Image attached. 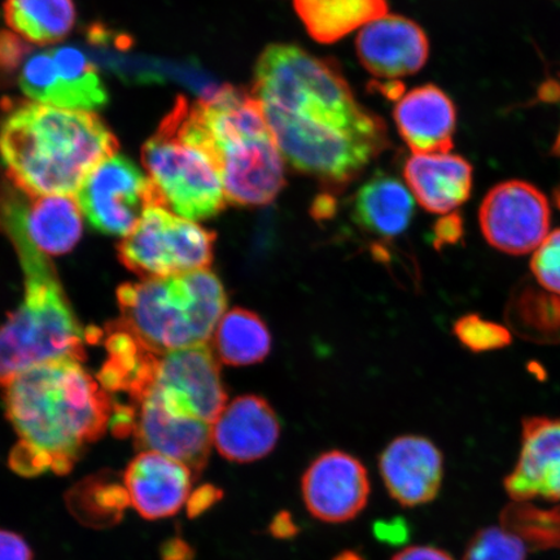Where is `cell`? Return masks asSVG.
I'll list each match as a JSON object with an SVG mask.
<instances>
[{
    "label": "cell",
    "mask_w": 560,
    "mask_h": 560,
    "mask_svg": "<svg viewBox=\"0 0 560 560\" xmlns=\"http://www.w3.org/2000/svg\"><path fill=\"white\" fill-rule=\"evenodd\" d=\"M250 93L287 164L324 184L347 185L388 149L387 126L355 100L331 60L296 45H269Z\"/></svg>",
    "instance_id": "6da1fadb"
},
{
    "label": "cell",
    "mask_w": 560,
    "mask_h": 560,
    "mask_svg": "<svg viewBox=\"0 0 560 560\" xmlns=\"http://www.w3.org/2000/svg\"><path fill=\"white\" fill-rule=\"evenodd\" d=\"M2 392L7 418L19 435L10 465L23 476L68 474L114 416V398L75 360L26 370Z\"/></svg>",
    "instance_id": "7a4b0ae2"
},
{
    "label": "cell",
    "mask_w": 560,
    "mask_h": 560,
    "mask_svg": "<svg viewBox=\"0 0 560 560\" xmlns=\"http://www.w3.org/2000/svg\"><path fill=\"white\" fill-rule=\"evenodd\" d=\"M114 132L89 110L20 102L0 124V161L10 184L31 196L72 195L117 155Z\"/></svg>",
    "instance_id": "3957f363"
},
{
    "label": "cell",
    "mask_w": 560,
    "mask_h": 560,
    "mask_svg": "<svg viewBox=\"0 0 560 560\" xmlns=\"http://www.w3.org/2000/svg\"><path fill=\"white\" fill-rule=\"evenodd\" d=\"M0 231L16 249L23 268V303L0 326V390L34 366L58 360L86 359L83 330L50 257L27 240L16 215L0 199Z\"/></svg>",
    "instance_id": "277c9868"
},
{
    "label": "cell",
    "mask_w": 560,
    "mask_h": 560,
    "mask_svg": "<svg viewBox=\"0 0 560 560\" xmlns=\"http://www.w3.org/2000/svg\"><path fill=\"white\" fill-rule=\"evenodd\" d=\"M117 301L114 325L160 354L207 345L228 306L225 287L209 269L122 284Z\"/></svg>",
    "instance_id": "5b68a950"
},
{
    "label": "cell",
    "mask_w": 560,
    "mask_h": 560,
    "mask_svg": "<svg viewBox=\"0 0 560 560\" xmlns=\"http://www.w3.org/2000/svg\"><path fill=\"white\" fill-rule=\"evenodd\" d=\"M142 160L163 208L190 221L213 219L228 206L219 171L208 153L166 115L147 140Z\"/></svg>",
    "instance_id": "8992f818"
},
{
    "label": "cell",
    "mask_w": 560,
    "mask_h": 560,
    "mask_svg": "<svg viewBox=\"0 0 560 560\" xmlns=\"http://www.w3.org/2000/svg\"><path fill=\"white\" fill-rule=\"evenodd\" d=\"M205 149L212 159L228 205H271L285 186V161L266 120L234 122L213 132Z\"/></svg>",
    "instance_id": "52a82bcc"
},
{
    "label": "cell",
    "mask_w": 560,
    "mask_h": 560,
    "mask_svg": "<svg viewBox=\"0 0 560 560\" xmlns=\"http://www.w3.org/2000/svg\"><path fill=\"white\" fill-rule=\"evenodd\" d=\"M215 233L152 207L117 247L118 260L142 279L206 270L213 262Z\"/></svg>",
    "instance_id": "ba28073f"
},
{
    "label": "cell",
    "mask_w": 560,
    "mask_h": 560,
    "mask_svg": "<svg viewBox=\"0 0 560 560\" xmlns=\"http://www.w3.org/2000/svg\"><path fill=\"white\" fill-rule=\"evenodd\" d=\"M77 202L91 228L105 235L126 236L152 207H161L155 185L128 158L103 161L83 180Z\"/></svg>",
    "instance_id": "9c48e42d"
},
{
    "label": "cell",
    "mask_w": 560,
    "mask_h": 560,
    "mask_svg": "<svg viewBox=\"0 0 560 560\" xmlns=\"http://www.w3.org/2000/svg\"><path fill=\"white\" fill-rule=\"evenodd\" d=\"M174 416L213 424L226 408L220 360L207 345L160 354L149 389Z\"/></svg>",
    "instance_id": "30bf717a"
},
{
    "label": "cell",
    "mask_w": 560,
    "mask_h": 560,
    "mask_svg": "<svg viewBox=\"0 0 560 560\" xmlns=\"http://www.w3.org/2000/svg\"><path fill=\"white\" fill-rule=\"evenodd\" d=\"M20 88L33 101L65 109L91 112L108 102L100 70L73 46L31 55L21 69Z\"/></svg>",
    "instance_id": "8fae6325"
},
{
    "label": "cell",
    "mask_w": 560,
    "mask_h": 560,
    "mask_svg": "<svg viewBox=\"0 0 560 560\" xmlns=\"http://www.w3.org/2000/svg\"><path fill=\"white\" fill-rule=\"evenodd\" d=\"M550 206L546 196L523 180H509L488 192L479 222L487 242L505 254L535 252L550 234Z\"/></svg>",
    "instance_id": "7c38bea8"
},
{
    "label": "cell",
    "mask_w": 560,
    "mask_h": 560,
    "mask_svg": "<svg viewBox=\"0 0 560 560\" xmlns=\"http://www.w3.org/2000/svg\"><path fill=\"white\" fill-rule=\"evenodd\" d=\"M306 510L320 522L340 524L359 516L370 497L366 467L352 454L328 451L315 458L301 480Z\"/></svg>",
    "instance_id": "4fadbf2b"
},
{
    "label": "cell",
    "mask_w": 560,
    "mask_h": 560,
    "mask_svg": "<svg viewBox=\"0 0 560 560\" xmlns=\"http://www.w3.org/2000/svg\"><path fill=\"white\" fill-rule=\"evenodd\" d=\"M128 406L132 411L131 436L140 451L178 460L195 476L205 470L213 446L212 424L172 415L150 390Z\"/></svg>",
    "instance_id": "5bb4252c"
},
{
    "label": "cell",
    "mask_w": 560,
    "mask_h": 560,
    "mask_svg": "<svg viewBox=\"0 0 560 560\" xmlns=\"http://www.w3.org/2000/svg\"><path fill=\"white\" fill-rule=\"evenodd\" d=\"M363 68L380 80L396 81L419 72L430 55V42L415 21L385 15L363 26L355 39Z\"/></svg>",
    "instance_id": "9a60e30c"
},
{
    "label": "cell",
    "mask_w": 560,
    "mask_h": 560,
    "mask_svg": "<svg viewBox=\"0 0 560 560\" xmlns=\"http://www.w3.org/2000/svg\"><path fill=\"white\" fill-rule=\"evenodd\" d=\"M380 470L392 499L405 508L425 505L443 486V453L429 439L400 436L381 454Z\"/></svg>",
    "instance_id": "2e32d148"
},
{
    "label": "cell",
    "mask_w": 560,
    "mask_h": 560,
    "mask_svg": "<svg viewBox=\"0 0 560 560\" xmlns=\"http://www.w3.org/2000/svg\"><path fill=\"white\" fill-rule=\"evenodd\" d=\"M0 196L16 215L27 240L42 254L48 257L68 254L81 241L82 210L70 196H31L12 184L0 186Z\"/></svg>",
    "instance_id": "e0dca14e"
},
{
    "label": "cell",
    "mask_w": 560,
    "mask_h": 560,
    "mask_svg": "<svg viewBox=\"0 0 560 560\" xmlns=\"http://www.w3.org/2000/svg\"><path fill=\"white\" fill-rule=\"evenodd\" d=\"M194 472L186 465L156 452H142L124 475L128 502L145 520L173 516L190 499Z\"/></svg>",
    "instance_id": "ac0fdd59"
},
{
    "label": "cell",
    "mask_w": 560,
    "mask_h": 560,
    "mask_svg": "<svg viewBox=\"0 0 560 560\" xmlns=\"http://www.w3.org/2000/svg\"><path fill=\"white\" fill-rule=\"evenodd\" d=\"M505 489L517 502L560 501V418L523 420L520 459L505 479Z\"/></svg>",
    "instance_id": "d6986e66"
},
{
    "label": "cell",
    "mask_w": 560,
    "mask_h": 560,
    "mask_svg": "<svg viewBox=\"0 0 560 560\" xmlns=\"http://www.w3.org/2000/svg\"><path fill=\"white\" fill-rule=\"evenodd\" d=\"M280 420L264 397L245 395L226 405L212 424L215 450L230 462L250 464L269 455L280 438Z\"/></svg>",
    "instance_id": "ffe728a7"
},
{
    "label": "cell",
    "mask_w": 560,
    "mask_h": 560,
    "mask_svg": "<svg viewBox=\"0 0 560 560\" xmlns=\"http://www.w3.org/2000/svg\"><path fill=\"white\" fill-rule=\"evenodd\" d=\"M394 118L404 142L415 155L453 149L457 110L451 97L438 86H419L398 97Z\"/></svg>",
    "instance_id": "44dd1931"
},
{
    "label": "cell",
    "mask_w": 560,
    "mask_h": 560,
    "mask_svg": "<svg viewBox=\"0 0 560 560\" xmlns=\"http://www.w3.org/2000/svg\"><path fill=\"white\" fill-rule=\"evenodd\" d=\"M404 177L419 205L431 213L450 214L470 198L472 167L451 152L412 153L406 160Z\"/></svg>",
    "instance_id": "7402d4cb"
},
{
    "label": "cell",
    "mask_w": 560,
    "mask_h": 560,
    "mask_svg": "<svg viewBox=\"0 0 560 560\" xmlns=\"http://www.w3.org/2000/svg\"><path fill=\"white\" fill-rule=\"evenodd\" d=\"M352 208L357 225L390 240L409 229L415 219L416 201L408 185L394 175L377 173L355 192Z\"/></svg>",
    "instance_id": "603a6c76"
},
{
    "label": "cell",
    "mask_w": 560,
    "mask_h": 560,
    "mask_svg": "<svg viewBox=\"0 0 560 560\" xmlns=\"http://www.w3.org/2000/svg\"><path fill=\"white\" fill-rule=\"evenodd\" d=\"M307 34L319 44H335L387 15V0H293Z\"/></svg>",
    "instance_id": "cb8c5ba5"
},
{
    "label": "cell",
    "mask_w": 560,
    "mask_h": 560,
    "mask_svg": "<svg viewBox=\"0 0 560 560\" xmlns=\"http://www.w3.org/2000/svg\"><path fill=\"white\" fill-rule=\"evenodd\" d=\"M213 346L217 359L226 365H256L270 353L271 334L260 315L244 307H234L217 326Z\"/></svg>",
    "instance_id": "d4e9b609"
},
{
    "label": "cell",
    "mask_w": 560,
    "mask_h": 560,
    "mask_svg": "<svg viewBox=\"0 0 560 560\" xmlns=\"http://www.w3.org/2000/svg\"><path fill=\"white\" fill-rule=\"evenodd\" d=\"M7 25L31 44L65 39L75 23L73 0H5Z\"/></svg>",
    "instance_id": "484cf974"
},
{
    "label": "cell",
    "mask_w": 560,
    "mask_h": 560,
    "mask_svg": "<svg viewBox=\"0 0 560 560\" xmlns=\"http://www.w3.org/2000/svg\"><path fill=\"white\" fill-rule=\"evenodd\" d=\"M464 560H527V548L513 530L488 527L476 532L468 541Z\"/></svg>",
    "instance_id": "4316f807"
},
{
    "label": "cell",
    "mask_w": 560,
    "mask_h": 560,
    "mask_svg": "<svg viewBox=\"0 0 560 560\" xmlns=\"http://www.w3.org/2000/svg\"><path fill=\"white\" fill-rule=\"evenodd\" d=\"M454 334L460 345L474 353L502 349L511 342L506 327L482 319L478 314H468L455 322Z\"/></svg>",
    "instance_id": "83f0119b"
},
{
    "label": "cell",
    "mask_w": 560,
    "mask_h": 560,
    "mask_svg": "<svg viewBox=\"0 0 560 560\" xmlns=\"http://www.w3.org/2000/svg\"><path fill=\"white\" fill-rule=\"evenodd\" d=\"M530 269L545 291L560 296V229L551 231L534 252Z\"/></svg>",
    "instance_id": "f1b7e54d"
},
{
    "label": "cell",
    "mask_w": 560,
    "mask_h": 560,
    "mask_svg": "<svg viewBox=\"0 0 560 560\" xmlns=\"http://www.w3.org/2000/svg\"><path fill=\"white\" fill-rule=\"evenodd\" d=\"M26 40L11 32H0V69L12 72L25 58L31 47Z\"/></svg>",
    "instance_id": "f546056e"
},
{
    "label": "cell",
    "mask_w": 560,
    "mask_h": 560,
    "mask_svg": "<svg viewBox=\"0 0 560 560\" xmlns=\"http://www.w3.org/2000/svg\"><path fill=\"white\" fill-rule=\"evenodd\" d=\"M0 560H33V552L15 532L0 529Z\"/></svg>",
    "instance_id": "4dcf8cb0"
},
{
    "label": "cell",
    "mask_w": 560,
    "mask_h": 560,
    "mask_svg": "<svg viewBox=\"0 0 560 560\" xmlns=\"http://www.w3.org/2000/svg\"><path fill=\"white\" fill-rule=\"evenodd\" d=\"M462 234H464V226H462L459 215L451 214L444 217L443 220H440L436 223L435 247L441 248L445 244L457 243L460 240Z\"/></svg>",
    "instance_id": "1f68e13d"
},
{
    "label": "cell",
    "mask_w": 560,
    "mask_h": 560,
    "mask_svg": "<svg viewBox=\"0 0 560 560\" xmlns=\"http://www.w3.org/2000/svg\"><path fill=\"white\" fill-rule=\"evenodd\" d=\"M392 560H454L450 552L435 546H409L397 552Z\"/></svg>",
    "instance_id": "d6a6232c"
},
{
    "label": "cell",
    "mask_w": 560,
    "mask_h": 560,
    "mask_svg": "<svg viewBox=\"0 0 560 560\" xmlns=\"http://www.w3.org/2000/svg\"><path fill=\"white\" fill-rule=\"evenodd\" d=\"M271 532L277 537H290L295 535L296 527L287 514H280L271 524Z\"/></svg>",
    "instance_id": "836d02e7"
},
{
    "label": "cell",
    "mask_w": 560,
    "mask_h": 560,
    "mask_svg": "<svg viewBox=\"0 0 560 560\" xmlns=\"http://www.w3.org/2000/svg\"><path fill=\"white\" fill-rule=\"evenodd\" d=\"M334 560H363L360 556H357L355 552L346 551L341 552L339 557H336Z\"/></svg>",
    "instance_id": "e575fe53"
},
{
    "label": "cell",
    "mask_w": 560,
    "mask_h": 560,
    "mask_svg": "<svg viewBox=\"0 0 560 560\" xmlns=\"http://www.w3.org/2000/svg\"><path fill=\"white\" fill-rule=\"evenodd\" d=\"M555 151L558 156H560V132L556 142ZM559 205H560V196H559Z\"/></svg>",
    "instance_id": "d590c367"
}]
</instances>
